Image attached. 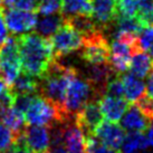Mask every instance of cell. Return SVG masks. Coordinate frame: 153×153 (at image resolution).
I'll return each mask as SVG.
<instances>
[{
	"instance_id": "20",
	"label": "cell",
	"mask_w": 153,
	"mask_h": 153,
	"mask_svg": "<svg viewBox=\"0 0 153 153\" xmlns=\"http://www.w3.org/2000/svg\"><path fill=\"white\" fill-rule=\"evenodd\" d=\"M60 13L64 18L75 16L92 17V2L91 0H62Z\"/></svg>"
},
{
	"instance_id": "19",
	"label": "cell",
	"mask_w": 153,
	"mask_h": 153,
	"mask_svg": "<svg viewBox=\"0 0 153 153\" xmlns=\"http://www.w3.org/2000/svg\"><path fill=\"white\" fill-rule=\"evenodd\" d=\"M123 83L124 98L131 103H136L145 95V84L139 77L125 74L121 77Z\"/></svg>"
},
{
	"instance_id": "32",
	"label": "cell",
	"mask_w": 153,
	"mask_h": 153,
	"mask_svg": "<svg viewBox=\"0 0 153 153\" xmlns=\"http://www.w3.org/2000/svg\"><path fill=\"white\" fill-rule=\"evenodd\" d=\"M8 28H7V25H6V22H4V8L0 6V47L2 46L6 40L9 38V34H8Z\"/></svg>"
},
{
	"instance_id": "14",
	"label": "cell",
	"mask_w": 153,
	"mask_h": 153,
	"mask_svg": "<svg viewBox=\"0 0 153 153\" xmlns=\"http://www.w3.org/2000/svg\"><path fill=\"white\" fill-rule=\"evenodd\" d=\"M91 2L92 18L101 29L115 22L117 18L116 0H91Z\"/></svg>"
},
{
	"instance_id": "21",
	"label": "cell",
	"mask_w": 153,
	"mask_h": 153,
	"mask_svg": "<svg viewBox=\"0 0 153 153\" xmlns=\"http://www.w3.org/2000/svg\"><path fill=\"white\" fill-rule=\"evenodd\" d=\"M65 18L62 16L60 13H54V15H48V16H43L42 19L37 20L36 24V29L40 36L43 37H51L55 34L57 30L60 28V26L64 24Z\"/></svg>"
},
{
	"instance_id": "36",
	"label": "cell",
	"mask_w": 153,
	"mask_h": 153,
	"mask_svg": "<svg viewBox=\"0 0 153 153\" xmlns=\"http://www.w3.org/2000/svg\"><path fill=\"white\" fill-rule=\"evenodd\" d=\"M51 153H68L66 148H65L64 143L57 145H53V152Z\"/></svg>"
},
{
	"instance_id": "25",
	"label": "cell",
	"mask_w": 153,
	"mask_h": 153,
	"mask_svg": "<svg viewBox=\"0 0 153 153\" xmlns=\"http://www.w3.org/2000/svg\"><path fill=\"white\" fill-rule=\"evenodd\" d=\"M141 0H116L117 16L120 17H137Z\"/></svg>"
},
{
	"instance_id": "27",
	"label": "cell",
	"mask_w": 153,
	"mask_h": 153,
	"mask_svg": "<svg viewBox=\"0 0 153 153\" xmlns=\"http://www.w3.org/2000/svg\"><path fill=\"white\" fill-rule=\"evenodd\" d=\"M60 0H40L36 4V13L40 16H48L59 13Z\"/></svg>"
},
{
	"instance_id": "33",
	"label": "cell",
	"mask_w": 153,
	"mask_h": 153,
	"mask_svg": "<svg viewBox=\"0 0 153 153\" xmlns=\"http://www.w3.org/2000/svg\"><path fill=\"white\" fill-rule=\"evenodd\" d=\"M13 153H34L26 144L22 132L18 135L16 142L13 143Z\"/></svg>"
},
{
	"instance_id": "13",
	"label": "cell",
	"mask_w": 153,
	"mask_h": 153,
	"mask_svg": "<svg viewBox=\"0 0 153 153\" xmlns=\"http://www.w3.org/2000/svg\"><path fill=\"white\" fill-rule=\"evenodd\" d=\"M22 135L27 146L34 153H42L51 146V131L47 126L29 125L24 128Z\"/></svg>"
},
{
	"instance_id": "15",
	"label": "cell",
	"mask_w": 153,
	"mask_h": 153,
	"mask_svg": "<svg viewBox=\"0 0 153 153\" xmlns=\"http://www.w3.org/2000/svg\"><path fill=\"white\" fill-rule=\"evenodd\" d=\"M97 101L102 115L110 122L117 123L128 110V102L124 97H115L104 94Z\"/></svg>"
},
{
	"instance_id": "10",
	"label": "cell",
	"mask_w": 153,
	"mask_h": 153,
	"mask_svg": "<svg viewBox=\"0 0 153 153\" xmlns=\"http://www.w3.org/2000/svg\"><path fill=\"white\" fill-rule=\"evenodd\" d=\"M102 119L103 115L97 100L87 103L74 117L76 124L81 128L85 136L94 135V131L102 122Z\"/></svg>"
},
{
	"instance_id": "40",
	"label": "cell",
	"mask_w": 153,
	"mask_h": 153,
	"mask_svg": "<svg viewBox=\"0 0 153 153\" xmlns=\"http://www.w3.org/2000/svg\"><path fill=\"white\" fill-rule=\"evenodd\" d=\"M37 1H40V0H37Z\"/></svg>"
},
{
	"instance_id": "41",
	"label": "cell",
	"mask_w": 153,
	"mask_h": 153,
	"mask_svg": "<svg viewBox=\"0 0 153 153\" xmlns=\"http://www.w3.org/2000/svg\"><path fill=\"white\" fill-rule=\"evenodd\" d=\"M137 153H140V152H137Z\"/></svg>"
},
{
	"instance_id": "3",
	"label": "cell",
	"mask_w": 153,
	"mask_h": 153,
	"mask_svg": "<svg viewBox=\"0 0 153 153\" xmlns=\"http://www.w3.org/2000/svg\"><path fill=\"white\" fill-rule=\"evenodd\" d=\"M98 98L100 96L88 79L81 77L78 72H76L71 77L68 83L63 104V112L69 119L75 117V115L87 103Z\"/></svg>"
},
{
	"instance_id": "17",
	"label": "cell",
	"mask_w": 153,
	"mask_h": 153,
	"mask_svg": "<svg viewBox=\"0 0 153 153\" xmlns=\"http://www.w3.org/2000/svg\"><path fill=\"white\" fill-rule=\"evenodd\" d=\"M120 121L123 130L128 132H143L148 128L150 123L149 117L135 103L125 111Z\"/></svg>"
},
{
	"instance_id": "39",
	"label": "cell",
	"mask_w": 153,
	"mask_h": 153,
	"mask_svg": "<svg viewBox=\"0 0 153 153\" xmlns=\"http://www.w3.org/2000/svg\"><path fill=\"white\" fill-rule=\"evenodd\" d=\"M0 4H1V0H0Z\"/></svg>"
},
{
	"instance_id": "26",
	"label": "cell",
	"mask_w": 153,
	"mask_h": 153,
	"mask_svg": "<svg viewBox=\"0 0 153 153\" xmlns=\"http://www.w3.org/2000/svg\"><path fill=\"white\" fill-rule=\"evenodd\" d=\"M17 137V134L13 133L8 126H6L4 123H0V153L13 146Z\"/></svg>"
},
{
	"instance_id": "28",
	"label": "cell",
	"mask_w": 153,
	"mask_h": 153,
	"mask_svg": "<svg viewBox=\"0 0 153 153\" xmlns=\"http://www.w3.org/2000/svg\"><path fill=\"white\" fill-rule=\"evenodd\" d=\"M153 44V24L145 25L137 36V46L142 51H149Z\"/></svg>"
},
{
	"instance_id": "7",
	"label": "cell",
	"mask_w": 153,
	"mask_h": 153,
	"mask_svg": "<svg viewBox=\"0 0 153 153\" xmlns=\"http://www.w3.org/2000/svg\"><path fill=\"white\" fill-rule=\"evenodd\" d=\"M22 73L19 48L16 37H9L0 47V75L9 86Z\"/></svg>"
},
{
	"instance_id": "22",
	"label": "cell",
	"mask_w": 153,
	"mask_h": 153,
	"mask_svg": "<svg viewBox=\"0 0 153 153\" xmlns=\"http://www.w3.org/2000/svg\"><path fill=\"white\" fill-rule=\"evenodd\" d=\"M10 87L16 95L19 94L34 95L36 93H39V82L37 81V78L24 72L18 75Z\"/></svg>"
},
{
	"instance_id": "38",
	"label": "cell",
	"mask_w": 153,
	"mask_h": 153,
	"mask_svg": "<svg viewBox=\"0 0 153 153\" xmlns=\"http://www.w3.org/2000/svg\"><path fill=\"white\" fill-rule=\"evenodd\" d=\"M42 153H51V151H48V150H46V151H44V152H42Z\"/></svg>"
},
{
	"instance_id": "6",
	"label": "cell",
	"mask_w": 153,
	"mask_h": 153,
	"mask_svg": "<svg viewBox=\"0 0 153 153\" xmlns=\"http://www.w3.org/2000/svg\"><path fill=\"white\" fill-rule=\"evenodd\" d=\"M81 57L88 65L108 63L110 45L101 29L92 31L84 36Z\"/></svg>"
},
{
	"instance_id": "9",
	"label": "cell",
	"mask_w": 153,
	"mask_h": 153,
	"mask_svg": "<svg viewBox=\"0 0 153 153\" xmlns=\"http://www.w3.org/2000/svg\"><path fill=\"white\" fill-rule=\"evenodd\" d=\"M4 16L7 28L13 35H22L31 31L38 20V13L34 10L4 8Z\"/></svg>"
},
{
	"instance_id": "34",
	"label": "cell",
	"mask_w": 153,
	"mask_h": 153,
	"mask_svg": "<svg viewBox=\"0 0 153 153\" xmlns=\"http://www.w3.org/2000/svg\"><path fill=\"white\" fill-rule=\"evenodd\" d=\"M145 97L153 102V72L148 76V82L145 85Z\"/></svg>"
},
{
	"instance_id": "8",
	"label": "cell",
	"mask_w": 153,
	"mask_h": 153,
	"mask_svg": "<svg viewBox=\"0 0 153 153\" xmlns=\"http://www.w3.org/2000/svg\"><path fill=\"white\" fill-rule=\"evenodd\" d=\"M139 47L134 43L115 38L110 45L108 65L115 74L125 73L130 68L131 57Z\"/></svg>"
},
{
	"instance_id": "30",
	"label": "cell",
	"mask_w": 153,
	"mask_h": 153,
	"mask_svg": "<svg viewBox=\"0 0 153 153\" xmlns=\"http://www.w3.org/2000/svg\"><path fill=\"white\" fill-rule=\"evenodd\" d=\"M16 97L11 87L1 78L0 79V106H11Z\"/></svg>"
},
{
	"instance_id": "18",
	"label": "cell",
	"mask_w": 153,
	"mask_h": 153,
	"mask_svg": "<svg viewBox=\"0 0 153 153\" xmlns=\"http://www.w3.org/2000/svg\"><path fill=\"white\" fill-rule=\"evenodd\" d=\"M131 74L139 78L148 77L153 72V58L145 51L137 48L131 57L130 68Z\"/></svg>"
},
{
	"instance_id": "16",
	"label": "cell",
	"mask_w": 153,
	"mask_h": 153,
	"mask_svg": "<svg viewBox=\"0 0 153 153\" xmlns=\"http://www.w3.org/2000/svg\"><path fill=\"white\" fill-rule=\"evenodd\" d=\"M113 74L115 73L113 72V69L111 68L108 63L89 65L88 69H87V79L93 85L94 89L96 91L100 97L105 93L106 84L112 78Z\"/></svg>"
},
{
	"instance_id": "1",
	"label": "cell",
	"mask_w": 153,
	"mask_h": 153,
	"mask_svg": "<svg viewBox=\"0 0 153 153\" xmlns=\"http://www.w3.org/2000/svg\"><path fill=\"white\" fill-rule=\"evenodd\" d=\"M16 38L24 73L42 78L56 60L49 39L34 33H26Z\"/></svg>"
},
{
	"instance_id": "37",
	"label": "cell",
	"mask_w": 153,
	"mask_h": 153,
	"mask_svg": "<svg viewBox=\"0 0 153 153\" xmlns=\"http://www.w3.org/2000/svg\"><path fill=\"white\" fill-rule=\"evenodd\" d=\"M149 51H150V55H151V57L153 58V44L151 45V47H150Z\"/></svg>"
},
{
	"instance_id": "5",
	"label": "cell",
	"mask_w": 153,
	"mask_h": 153,
	"mask_svg": "<svg viewBox=\"0 0 153 153\" xmlns=\"http://www.w3.org/2000/svg\"><path fill=\"white\" fill-rule=\"evenodd\" d=\"M51 37L49 42L55 58L81 49L84 42V36L66 19L59 29Z\"/></svg>"
},
{
	"instance_id": "24",
	"label": "cell",
	"mask_w": 153,
	"mask_h": 153,
	"mask_svg": "<svg viewBox=\"0 0 153 153\" xmlns=\"http://www.w3.org/2000/svg\"><path fill=\"white\" fill-rule=\"evenodd\" d=\"M1 123H4L6 126H8L13 133L19 135L24 128H25V116L22 111H19L15 106H9L4 111V117Z\"/></svg>"
},
{
	"instance_id": "2",
	"label": "cell",
	"mask_w": 153,
	"mask_h": 153,
	"mask_svg": "<svg viewBox=\"0 0 153 153\" xmlns=\"http://www.w3.org/2000/svg\"><path fill=\"white\" fill-rule=\"evenodd\" d=\"M77 71L74 67L64 66L55 60L46 74L40 78L42 79V82L39 83L40 95H43L44 97H46L51 103H54L63 112V104H64L65 94H66L68 83H69L71 77ZM65 117L67 116L65 115Z\"/></svg>"
},
{
	"instance_id": "29",
	"label": "cell",
	"mask_w": 153,
	"mask_h": 153,
	"mask_svg": "<svg viewBox=\"0 0 153 153\" xmlns=\"http://www.w3.org/2000/svg\"><path fill=\"white\" fill-rule=\"evenodd\" d=\"M2 8L18 9V10H34L36 9L35 0H1Z\"/></svg>"
},
{
	"instance_id": "11",
	"label": "cell",
	"mask_w": 153,
	"mask_h": 153,
	"mask_svg": "<svg viewBox=\"0 0 153 153\" xmlns=\"http://www.w3.org/2000/svg\"><path fill=\"white\" fill-rule=\"evenodd\" d=\"M63 142L68 153H86L85 135L74 119L60 123Z\"/></svg>"
},
{
	"instance_id": "23",
	"label": "cell",
	"mask_w": 153,
	"mask_h": 153,
	"mask_svg": "<svg viewBox=\"0 0 153 153\" xmlns=\"http://www.w3.org/2000/svg\"><path fill=\"white\" fill-rule=\"evenodd\" d=\"M121 148L122 153L143 152L149 148V142L146 136L142 134V132H130L124 137Z\"/></svg>"
},
{
	"instance_id": "4",
	"label": "cell",
	"mask_w": 153,
	"mask_h": 153,
	"mask_svg": "<svg viewBox=\"0 0 153 153\" xmlns=\"http://www.w3.org/2000/svg\"><path fill=\"white\" fill-rule=\"evenodd\" d=\"M24 116L25 122L28 125H39L47 128L69 120L65 117L63 112L54 103L44 97L43 95H35L29 106L25 111Z\"/></svg>"
},
{
	"instance_id": "35",
	"label": "cell",
	"mask_w": 153,
	"mask_h": 153,
	"mask_svg": "<svg viewBox=\"0 0 153 153\" xmlns=\"http://www.w3.org/2000/svg\"><path fill=\"white\" fill-rule=\"evenodd\" d=\"M148 136H146V139H148V142H149V145H151L153 148V120L152 121H150L149 123V126H148Z\"/></svg>"
},
{
	"instance_id": "12",
	"label": "cell",
	"mask_w": 153,
	"mask_h": 153,
	"mask_svg": "<svg viewBox=\"0 0 153 153\" xmlns=\"http://www.w3.org/2000/svg\"><path fill=\"white\" fill-rule=\"evenodd\" d=\"M94 135L102 144L110 146L112 149L119 150L125 137V132L119 124L110 121H102L95 128Z\"/></svg>"
},
{
	"instance_id": "31",
	"label": "cell",
	"mask_w": 153,
	"mask_h": 153,
	"mask_svg": "<svg viewBox=\"0 0 153 153\" xmlns=\"http://www.w3.org/2000/svg\"><path fill=\"white\" fill-rule=\"evenodd\" d=\"M111 96L115 97H124V89H123V83L121 77H115L111 78L105 87V93Z\"/></svg>"
}]
</instances>
